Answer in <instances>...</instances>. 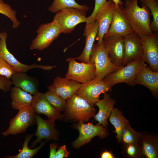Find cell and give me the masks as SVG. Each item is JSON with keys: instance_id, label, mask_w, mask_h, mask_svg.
Here are the masks:
<instances>
[{"instance_id": "1", "label": "cell", "mask_w": 158, "mask_h": 158, "mask_svg": "<svg viewBox=\"0 0 158 158\" xmlns=\"http://www.w3.org/2000/svg\"><path fill=\"white\" fill-rule=\"evenodd\" d=\"M142 7L138 4V0H125L122 7L133 32L139 35H150L153 33L150 27V14L149 8L142 4Z\"/></svg>"}, {"instance_id": "2", "label": "cell", "mask_w": 158, "mask_h": 158, "mask_svg": "<svg viewBox=\"0 0 158 158\" xmlns=\"http://www.w3.org/2000/svg\"><path fill=\"white\" fill-rule=\"evenodd\" d=\"M66 104L62 118L68 121L87 122L94 117L96 110L94 105L75 94L66 100Z\"/></svg>"}, {"instance_id": "3", "label": "cell", "mask_w": 158, "mask_h": 158, "mask_svg": "<svg viewBox=\"0 0 158 158\" xmlns=\"http://www.w3.org/2000/svg\"><path fill=\"white\" fill-rule=\"evenodd\" d=\"M145 62L143 58L139 59L109 73L102 80L109 83L112 87L121 83L135 86L137 75Z\"/></svg>"}, {"instance_id": "4", "label": "cell", "mask_w": 158, "mask_h": 158, "mask_svg": "<svg viewBox=\"0 0 158 158\" xmlns=\"http://www.w3.org/2000/svg\"><path fill=\"white\" fill-rule=\"evenodd\" d=\"M90 61L95 65V78L101 80L120 68L112 63L103 42L99 44H94L90 54Z\"/></svg>"}, {"instance_id": "5", "label": "cell", "mask_w": 158, "mask_h": 158, "mask_svg": "<svg viewBox=\"0 0 158 158\" xmlns=\"http://www.w3.org/2000/svg\"><path fill=\"white\" fill-rule=\"evenodd\" d=\"M86 12L74 8L63 9L56 12L53 21L58 25L61 33H69L78 24L85 22Z\"/></svg>"}, {"instance_id": "6", "label": "cell", "mask_w": 158, "mask_h": 158, "mask_svg": "<svg viewBox=\"0 0 158 158\" xmlns=\"http://www.w3.org/2000/svg\"><path fill=\"white\" fill-rule=\"evenodd\" d=\"M36 114L32 106L19 110L17 114L10 121L8 128L2 135L6 137L24 133L29 127L36 123Z\"/></svg>"}, {"instance_id": "7", "label": "cell", "mask_w": 158, "mask_h": 158, "mask_svg": "<svg viewBox=\"0 0 158 158\" xmlns=\"http://www.w3.org/2000/svg\"><path fill=\"white\" fill-rule=\"evenodd\" d=\"M73 127L79 132L78 138L72 143V146L76 149L89 143L95 136L103 138L109 133L107 129L102 125H94L92 122L85 124L83 121H78Z\"/></svg>"}, {"instance_id": "8", "label": "cell", "mask_w": 158, "mask_h": 158, "mask_svg": "<svg viewBox=\"0 0 158 158\" xmlns=\"http://www.w3.org/2000/svg\"><path fill=\"white\" fill-rule=\"evenodd\" d=\"M37 35L32 41L30 48L41 51L47 48L61 33L54 21L41 25L36 30Z\"/></svg>"}, {"instance_id": "9", "label": "cell", "mask_w": 158, "mask_h": 158, "mask_svg": "<svg viewBox=\"0 0 158 158\" xmlns=\"http://www.w3.org/2000/svg\"><path fill=\"white\" fill-rule=\"evenodd\" d=\"M69 61L66 78L81 83L88 82L95 78L96 68L92 63H79L74 58H68Z\"/></svg>"}, {"instance_id": "10", "label": "cell", "mask_w": 158, "mask_h": 158, "mask_svg": "<svg viewBox=\"0 0 158 158\" xmlns=\"http://www.w3.org/2000/svg\"><path fill=\"white\" fill-rule=\"evenodd\" d=\"M112 87L109 83L96 78L88 82L82 83L76 94L83 98L90 104L94 105L98 101L100 95L110 92Z\"/></svg>"}, {"instance_id": "11", "label": "cell", "mask_w": 158, "mask_h": 158, "mask_svg": "<svg viewBox=\"0 0 158 158\" xmlns=\"http://www.w3.org/2000/svg\"><path fill=\"white\" fill-rule=\"evenodd\" d=\"M7 34L6 32L0 33V56L12 67L17 72L25 73L31 69L39 68L50 70L56 67L54 66H45L33 63L28 65L18 61L8 50L6 45Z\"/></svg>"}, {"instance_id": "12", "label": "cell", "mask_w": 158, "mask_h": 158, "mask_svg": "<svg viewBox=\"0 0 158 158\" xmlns=\"http://www.w3.org/2000/svg\"><path fill=\"white\" fill-rule=\"evenodd\" d=\"M123 66L139 59L143 58L142 44L139 35L134 32L130 33L123 37Z\"/></svg>"}, {"instance_id": "13", "label": "cell", "mask_w": 158, "mask_h": 158, "mask_svg": "<svg viewBox=\"0 0 158 158\" xmlns=\"http://www.w3.org/2000/svg\"><path fill=\"white\" fill-rule=\"evenodd\" d=\"M139 36L142 44L143 59L152 70L158 72V32Z\"/></svg>"}, {"instance_id": "14", "label": "cell", "mask_w": 158, "mask_h": 158, "mask_svg": "<svg viewBox=\"0 0 158 158\" xmlns=\"http://www.w3.org/2000/svg\"><path fill=\"white\" fill-rule=\"evenodd\" d=\"M116 6L112 0H108L97 14L95 19L98 24L96 39L97 44L102 43L104 35L111 23L113 13Z\"/></svg>"}, {"instance_id": "15", "label": "cell", "mask_w": 158, "mask_h": 158, "mask_svg": "<svg viewBox=\"0 0 158 158\" xmlns=\"http://www.w3.org/2000/svg\"><path fill=\"white\" fill-rule=\"evenodd\" d=\"M35 121L37 127L35 135L37 138L31 143V147H35L43 139H45V142L58 140L60 133L55 128L54 122L49 119L45 120L36 114Z\"/></svg>"}, {"instance_id": "16", "label": "cell", "mask_w": 158, "mask_h": 158, "mask_svg": "<svg viewBox=\"0 0 158 158\" xmlns=\"http://www.w3.org/2000/svg\"><path fill=\"white\" fill-rule=\"evenodd\" d=\"M103 42L112 63L119 67L123 66V37L117 35L108 36L104 37Z\"/></svg>"}, {"instance_id": "17", "label": "cell", "mask_w": 158, "mask_h": 158, "mask_svg": "<svg viewBox=\"0 0 158 158\" xmlns=\"http://www.w3.org/2000/svg\"><path fill=\"white\" fill-rule=\"evenodd\" d=\"M133 32L123 11L122 6H116L113 13L111 23L104 37L111 35H117L123 37Z\"/></svg>"}, {"instance_id": "18", "label": "cell", "mask_w": 158, "mask_h": 158, "mask_svg": "<svg viewBox=\"0 0 158 158\" xmlns=\"http://www.w3.org/2000/svg\"><path fill=\"white\" fill-rule=\"evenodd\" d=\"M82 83L66 78L57 77L52 83L47 88L49 91L54 92L64 99L75 94L80 88Z\"/></svg>"}, {"instance_id": "19", "label": "cell", "mask_w": 158, "mask_h": 158, "mask_svg": "<svg viewBox=\"0 0 158 158\" xmlns=\"http://www.w3.org/2000/svg\"><path fill=\"white\" fill-rule=\"evenodd\" d=\"M138 84L146 87L156 98L158 95V72L152 70L145 64L139 71L135 81Z\"/></svg>"}, {"instance_id": "20", "label": "cell", "mask_w": 158, "mask_h": 158, "mask_svg": "<svg viewBox=\"0 0 158 158\" xmlns=\"http://www.w3.org/2000/svg\"><path fill=\"white\" fill-rule=\"evenodd\" d=\"M34 97L32 106L36 114H42L46 115L48 119L54 122L57 120L62 118L61 112L57 110L39 92Z\"/></svg>"}, {"instance_id": "21", "label": "cell", "mask_w": 158, "mask_h": 158, "mask_svg": "<svg viewBox=\"0 0 158 158\" xmlns=\"http://www.w3.org/2000/svg\"><path fill=\"white\" fill-rule=\"evenodd\" d=\"M116 100L112 98L109 93L104 94L103 99L95 103L99 108L98 112L94 116V119L98 122L97 125H102L106 128L108 124L107 119L113 109Z\"/></svg>"}, {"instance_id": "22", "label": "cell", "mask_w": 158, "mask_h": 158, "mask_svg": "<svg viewBox=\"0 0 158 158\" xmlns=\"http://www.w3.org/2000/svg\"><path fill=\"white\" fill-rule=\"evenodd\" d=\"M98 24L95 21L86 24L83 35L85 37V45L81 54L78 56L74 58L79 60L81 62L90 63V56L94 44V42L97 34Z\"/></svg>"}, {"instance_id": "23", "label": "cell", "mask_w": 158, "mask_h": 158, "mask_svg": "<svg viewBox=\"0 0 158 158\" xmlns=\"http://www.w3.org/2000/svg\"><path fill=\"white\" fill-rule=\"evenodd\" d=\"M10 79L15 87L32 95H34L38 92L36 81L25 73L16 72Z\"/></svg>"}, {"instance_id": "24", "label": "cell", "mask_w": 158, "mask_h": 158, "mask_svg": "<svg viewBox=\"0 0 158 158\" xmlns=\"http://www.w3.org/2000/svg\"><path fill=\"white\" fill-rule=\"evenodd\" d=\"M10 90L11 104L13 109L19 110L32 106L34 97L32 95L15 86Z\"/></svg>"}, {"instance_id": "25", "label": "cell", "mask_w": 158, "mask_h": 158, "mask_svg": "<svg viewBox=\"0 0 158 158\" xmlns=\"http://www.w3.org/2000/svg\"><path fill=\"white\" fill-rule=\"evenodd\" d=\"M109 121L115 128L116 138L118 142H122V136L126 126L129 124L128 121L123 115L122 112L114 108L109 117Z\"/></svg>"}, {"instance_id": "26", "label": "cell", "mask_w": 158, "mask_h": 158, "mask_svg": "<svg viewBox=\"0 0 158 158\" xmlns=\"http://www.w3.org/2000/svg\"><path fill=\"white\" fill-rule=\"evenodd\" d=\"M141 141L143 154L147 158L158 157V141L157 138L150 135L142 136Z\"/></svg>"}, {"instance_id": "27", "label": "cell", "mask_w": 158, "mask_h": 158, "mask_svg": "<svg viewBox=\"0 0 158 158\" xmlns=\"http://www.w3.org/2000/svg\"><path fill=\"white\" fill-rule=\"evenodd\" d=\"M33 134H28L25 137L23 144V148L20 151L15 155L7 156L5 157L6 158H31L33 157L43 146L46 142H42L40 145L34 149H30L28 147V143L32 136Z\"/></svg>"}, {"instance_id": "28", "label": "cell", "mask_w": 158, "mask_h": 158, "mask_svg": "<svg viewBox=\"0 0 158 158\" xmlns=\"http://www.w3.org/2000/svg\"><path fill=\"white\" fill-rule=\"evenodd\" d=\"M68 8H74L86 11L89 8L86 5L79 4L75 0H54L48 10L50 12L54 13L63 9Z\"/></svg>"}, {"instance_id": "29", "label": "cell", "mask_w": 158, "mask_h": 158, "mask_svg": "<svg viewBox=\"0 0 158 158\" xmlns=\"http://www.w3.org/2000/svg\"><path fill=\"white\" fill-rule=\"evenodd\" d=\"M43 96L57 110L61 112L64 111L66 106V100L56 93L49 91L42 93Z\"/></svg>"}, {"instance_id": "30", "label": "cell", "mask_w": 158, "mask_h": 158, "mask_svg": "<svg viewBox=\"0 0 158 158\" xmlns=\"http://www.w3.org/2000/svg\"><path fill=\"white\" fill-rule=\"evenodd\" d=\"M142 4L149 8L153 17V20L150 24L152 32H158V2L157 0H140Z\"/></svg>"}, {"instance_id": "31", "label": "cell", "mask_w": 158, "mask_h": 158, "mask_svg": "<svg viewBox=\"0 0 158 158\" xmlns=\"http://www.w3.org/2000/svg\"><path fill=\"white\" fill-rule=\"evenodd\" d=\"M142 136V134L133 129L129 124L126 127L122 137V141L124 144L139 143Z\"/></svg>"}, {"instance_id": "32", "label": "cell", "mask_w": 158, "mask_h": 158, "mask_svg": "<svg viewBox=\"0 0 158 158\" xmlns=\"http://www.w3.org/2000/svg\"><path fill=\"white\" fill-rule=\"evenodd\" d=\"M0 13L5 15L11 21L12 28L16 29L20 26V23L17 18L16 11L2 0H0Z\"/></svg>"}, {"instance_id": "33", "label": "cell", "mask_w": 158, "mask_h": 158, "mask_svg": "<svg viewBox=\"0 0 158 158\" xmlns=\"http://www.w3.org/2000/svg\"><path fill=\"white\" fill-rule=\"evenodd\" d=\"M17 72L14 68L0 56V75L11 79Z\"/></svg>"}, {"instance_id": "34", "label": "cell", "mask_w": 158, "mask_h": 158, "mask_svg": "<svg viewBox=\"0 0 158 158\" xmlns=\"http://www.w3.org/2000/svg\"><path fill=\"white\" fill-rule=\"evenodd\" d=\"M126 154L130 157H136L142 154V147L138 145V143L130 144L126 145Z\"/></svg>"}, {"instance_id": "35", "label": "cell", "mask_w": 158, "mask_h": 158, "mask_svg": "<svg viewBox=\"0 0 158 158\" xmlns=\"http://www.w3.org/2000/svg\"><path fill=\"white\" fill-rule=\"evenodd\" d=\"M95 5L94 10L91 14L87 17L85 23L88 24L95 21L97 14L106 3L107 0H95Z\"/></svg>"}, {"instance_id": "36", "label": "cell", "mask_w": 158, "mask_h": 158, "mask_svg": "<svg viewBox=\"0 0 158 158\" xmlns=\"http://www.w3.org/2000/svg\"><path fill=\"white\" fill-rule=\"evenodd\" d=\"M13 84L10 79L5 76L0 75V89L4 92H6L10 90Z\"/></svg>"}, {"instance_id": "37", "label": "cell", "mask_w": 158, "mask_h": 158, "mask_svg": "<svg viewBox=\"0 0 158 158\" xmlns=\"http://www.w3.org/2000/svg\"><path fill=\"white\" fill-rule=\"evenodd\" d=\"M58 148L56 153V158H67L70 154L67 150L66 145H62Z\"/></svg>"}, {"instance_id": "38", "label": "cell", "mask_w": 158, "mask_h": 158, "mask_svg": "<svg viewBox=\"0 0 158 158\" xmlns=\"http://www.w3.org/2000/svg\"><path fill=\"white\" fill-rule=\"evenodd\" d=\"M58 145L57 144L56 142H54L50 144L49 158H56V149L58 147Z\"/></svg>"}, {"instance_id": "39", "label": "cell", "mask_w": 158, "mask_h": 158, "mask_svg": "<svg viewBox=\"0 0 158 158\" xmlns=\"http://www.w3.org/2000/svg\"><path fill=\"white\" fill-rule=\"evenodd\" d=\"M100 157L101 158H114L115 157L111 152L106 150L101 154Z\"/></svg>"}, {"instance_id": "40", "label": "cell", "mask_w": 158, "mask_h": 158, "mask_svg": "<svg viewBox=\"0 0 158 158\" xmlns=\"http://www.w3.org/2000/svg\"><path fill=\"white\" fill-rule=\"evenodd\" d=\"M117 6H122L123 3L120 0H112Z\"/></svg>"}, {"instance_id": "41", "label": "cell", "mask_w": 158, "mask_h": 158, "mask_svg": "<svg viewBox=\"0 0 158 158\" xmlns=\"http://www.w3.org/2000/svg\"></svg>"}]
</instances>
